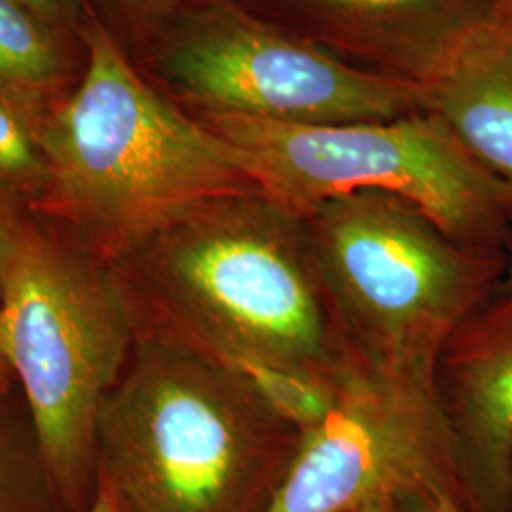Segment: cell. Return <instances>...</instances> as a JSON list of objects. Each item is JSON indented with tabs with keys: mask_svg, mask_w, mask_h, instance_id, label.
Listing matches in <instances>:
<instances>
[{
	"mask_svg": "<svg viewBox=\"0 0 512 512\" xmlns=\"http://www.w3.org/2000/svg\"><path fill=\"white\" fill-rule=\"evenodd\" d=\"M114 266L141 332L236 370L277 366L336 389L361 365L317 274L304 213L260 188L194 207Z\"/></svg>",
	"mask_w": 512,
	"mask_h": 512,
	"instance_id": "cell-1",
	"label": "cell"
},
{
	"mask_svg": "<svg viewBox=\"0 0 512 512\" xmlns=\"http://www.w3.org/2000/svg\"><path fill=\"white\" fill-rule=\"evenodd\" d=\"M82 40L86 71L38 124V207L74 241L118 264L194 207L260 188L239 148L152 90L103 23L86 18Z\"/></svg>",
	"mask_w": 512,
	"mask_h": 512,
	"instance_id": "cell-2",
	"label": "cell"
},
{
	"mask_svg": "<svg viewBox=\"0 0 512 512\" xmlns=\"http://www.w3.org/2000/svg\"><path fill=\"white\" fill-rule=\"evenodd\" d=\"M302 433L232 366L141 332L95 435L118 512H262Z\"/></svg>",
	"mask_w": 512,
	"mask_h": 512,
	"instance_id": "cell-3",
	"label": "cell"
},
{
	"mask_svg": "<svg viewBox=\"0 0 512 512\" xmlns=\"http://www.w3.org/2000/svg\"><path fill=\"white\" fill-rule=\"evenodd\" d=\"M139 334L118 268L29 222L0 293V346L48 490L67 507L92 503L97 421Z\"/></svg>",
	"mask_w": 512,
	"mask_h": 512,
	"instance_id": "cell-4",
	"label": "cell"
},
{
	"mask_svg": "<svg viewBox=\"0 0 512 512\" xmlns=\"http://www.w3.org/2000/svg\"><path fill=\"white\" fill-rule=\"evenodd\" d=\"M302 213L332 313L363 365L435 376L448 338L501 283L507 255L459 243L399 196L351 192Z\"/></svg>",
	"mask_w": 512,
	"mask_h": 512,
	"instance_id": "cell-5",
	"label": "cell"
},
{
	"mask_svg": "<svg viewBox=\"0 0 512 512\" xmlns=\"http://www.w3.org/2000/svg\"><path fill=\"white\" fill-rule=\"evenodd\" d=\"M203 122L239 148L264 192L298 211L351 192H385L418 205L467 247L511 249V194L433 114L327 126L228 114H203Z\"/></svg>",
	"mask_w": 512,
	"mask_h": 512,
	"instance_id": "cell-6",
	"label": "cell"
},
{
	"mask_svg": "<svg viewBox=\"0 0 512 512\" xmlns=\"http://www.w3.org/2000/svg\"><path fill=\"white\" fill-rule=\"evenodd\" d=\"M167 84L203 114L327 126L420 112V84L344 63L232 0L171 21L158 54Z\"/></svg>",
	"mask_w": 512,
	"mask_h": 512,
	"instance_id": "cell-7",
	"label": "cell"
},
{
	"mask_svg": "<svg viewBox=\"0 0 512 512\" xmlns=\"http://www.w3.org/2000/svg\"><path fill=\"white\" fill-rule=\"evenodd\" d=\"M416 492L465 503L435 376L361 363L329 416L300 437L262 512H355Z\"/></svg>",
	"mask_w": 512,
	"mask_h": 512,
	"instance_id": "cell-8",
	"label": "cell"
},
{
	"mask_svg": "<svg viewBox=\"0 0 512 512\" xmlns=\"http://www.w3.org/2000/svg\"><path fill=\"white\" fill-rule=\"evenodd\" d=\"M435 389L469 512L512 509V289L497 287L440 351Z\"/></svg>",
	"mask_w": 512,
	"mask_h": 512,
	"instance_id": "cell-9",
	"label": "cell"
},
{
	"mask_svg": "<svg viewBox=\"0 0 512 512\" xmlns=\"http://www.w3.org/2000/svg\"><path fill=\"white\" fill-rule=\"evenodd\" d=\"M420 109L437 116L512 198V2L497 0L420 84Z\"/></svg>",
	"mask_w": 512,
	"mask_h": 512,
	"instance_id": "cell-10",
	"label": "cell"
},
{
	"mask_svg": "<svg viewBox=\"0 0 512 512\" xmlns=\"http://www.w3.org/2000/svg\"><path fill=\"white\" fill-rule=\"evenodd\" d=\"M401 78L429 80L497 0H304Z\"/></svg>",
	"mask_w": 512,
	"mask_h": 512,
	"instance_id": "cell-11",
	"label": "cell"
},
{
	"mask_svg": "<svg viewBox=\"0 0 512 512\" xmlns=\"http://www.w3.org/2000/svg\"><path fill=\"white\" fill-rule=\"evenodd\" d=\"M63 35L18 2L0 0V101L37 126L71 74Z\"/></svg>",
	"mask_w": 512,
	"mask_h": 512,
	"instance_id": "cell-12",
	"label": "cell"
},
{
	"mask_svg": "<svg viewBox=\"0 0 512 512\" xmlns=\"http://www.w3.org/2000/svg\"><path fill=\"white\" fill-rule=\"evenodd\" d=\"M48 181L38 126L19 110L0 101V198L21 205H40Z\"/></svg>",
	"mask_w": 512,
	"mask_h": 512,
	"instance_id": "cell-13",
	"label": "cell"
},
{
	"mask_svg": "<svg viewBox=\"0 0 512 512\" xmlns=\"http://www.w3.org/2000/svg\"><path fill=\"white\" fill-rule=\"evenodd\" d=\"M258 397L279 420L289 423L302 435L317 427L332 412L338 389L285 368L251 365L239 368Z\"/></svg>",
	"mask_w": 512,
	"mask_h": 512,
	"instance_id": "cell-14",
	"label": "cell"
},
{
	"mask_svg": "<svg viewBox=\"0 0 512 512\" xmlns=\"http://www.w3.org/2000/svg\"><path fill=\"white\" fill-rule=\"evenodd\" d=\"M35 488L29 461L0 420V512H35Z\"/></svg>",
	"mask_w": 512,
	"mask_h": 512,
	"instance_id": "cell-15",
	"label": "cell"
},
{
	"mask_svg": "<svg viewBox=\"0 0 512 512\" xmlns=\"http://www.w3.org/2000/svg\"><path fill=\"white\" fill-rule=\"evenodd\" d=\"M211 2L219 0H101V4L114 18L135 29H147L165 21H173L184 12Z\"/></svg>",
	"mask_w": 512,
	"mask_h": 512,
	"instance_id": "cell-16",
	"label": "cell"
},
{
	"mask_svg": "<svg viewBox=\"0 0 512 512\" xmlns=\"http://www.w3.org/2000/svg\"><path fill=\"white\" fill-rule=\"evenodd\" d=\"M29 220L19 213L18 205L0 198V293L12 260L27 232Z\"/></svg>",
	"mask_w": 512,
	"mask_h": 512,
	"instance_id": "cell-17",
	"label": "cell"
},
{
	"mask_svg": "<svg viewBox=\"0 0 512 512\" xmlns=\"http://www.w3.org/2000/svg\"><path fill=\"white\" fill-rule=\"evenodd\" d=\"M38 18L46 19L59 31L67 33L73 29H82L86 23L84 2L82 0H14Z\"/></svg>",
	"mask_w": 512,
	"mask_h": 512,
	"instance_id": "cell-18",
	"label": "cell"
},
{
	"mask_svg": "<svg viewBox=\"0 0 512 512\" xmlns=\"http://www.w3.org/2000/svg\"><path fill=\"white\" fill-rule=\"evenodd\" d=\"M397 512H469L456 495L446 492H416L395 501Z\"/></svg>",
	"mask_w": 512,
	"mask_h": 512,
	"instance_id": "cell-19",
	"label": "cell"
},
{
	"mask_svg": "<svg viewBox=\"0 0 512 512\" xmlns=\"http://www.w3.org/2000/svg\"><path fill=\"white\" fill-rule=\"evenodd\" d=\"M82 512H118L116 511V507H114V503H112V499H110V495L99 486V484H95V494H93L92 503L84 509Z\"/></svg>",
	"mask_w": 512,
	"mask_h": 512,
	"instance_id": "cell-20",
	"label": "cell"
},
{
	"mask_svg": "<svg viewBox=\"0 0 512 512\" xmlns=\"http://www.w3.org/2000/svg\"><path fill=\"white\" fill-rule=\"evenodd\" d=\"M355 512H397V505H395V499H376Z\"/></svg>",
	"mask_w": 512,
	"mask_h": 512,
	"instance_id": "cell-21",
	"label": "cell"
},
{
	"mask_svg": "<svg viewBox=\"0 0 512 512\" xmlns=\"http://www.w3.org/2000/svg\"><path fill=\"white\" fill-rule=\"evenodd\" d=\"M501 289H512V245L505 256V268H503V277L499 283Z\"/></svg>",
	"mask_w": 512,
	"mask_h": 512,
	"instance_id": "cell-22",
	"label": "cell"
},
{
	"mask_svg": "<svg viewBox=\"0 0 512 512\" xmlns=\"http://www.w3.org/2000/svg\"><path fill=\"white\" fill-rule=\"evenodd\" d=\"M10 378H12V372H10V368H8L4 351H2V346H0V389H4V387L8 385Z\"/></svg>",
	"mask_w": 512,
	"mask_h": 512,
	"instance_id": "cell-23",
	"label": "cell"
},
{
	"mask_svg": "<svg viewBox=\"0 0 512 512\" xmlns=\"http://www.w3.org/2000/svg\"><path fill=\"white\" fill-rule=\"evenodd\" d=\"M511 512H512V509H511Z\"/></svg>",
	"mask_w": 512,
	"mask_h": 512,
	"instance_id": "cell-24",
	"label": "cell"
},
{
	"mask_svg": "<svg viewBox=\"0 0 512 512\" xmlns=\"http://www.w3.org/2000/svg\"><path fill=\"white\" fill-rule=\"evenodd\" d=\"M511 2H512V0H511Z\"/></svg>",
	"mask_w": 512,
	"mask_h": 512,
	"instance_id": "cell-25",
	"label": "cell"
}]
</instances>
